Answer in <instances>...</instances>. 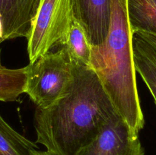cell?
Returning <instances> with one entry per match:
<instances>
[{
    "mask_svg": "<svg viewBox=\"0 0 156 155\" xmlns=\"http://www.w3.org/2000/svg\"><path fill=\"white\" fill-rule=\"evenodd\" d=\"M117 113L95 71L75 63L69 92L47 109L36 108V143L57 155H76Z\"/></svg>",
    "mask_w": 156,
    "mask_h": 155,
    "instance_id": "1",
    "label": "cell"
},
{
    "mask_svg": "<svg viewBox=\"0 0 156 155\" xmlns=\"http://www.w3.org/2000/svg\"><path fill=\"white\" fill-rule=\"evenodd\" d=\"M109 30L105 41L92 46L91 68L100 78L117 113L134 133L145 126L136 83L127 0H111Z\"/></svg>",
    "mask_w": 156,
    "mask_h": 155,
    "instance_id": "2",
    "label": "cell"
},
{
    "mask_svg": "<svg viewBox=\"0 0 156 155\" xmlns=\"http://www.w3.org/2000/svg\"><path fill=\"white\" fill-rule=\"evenodd\" d=\"M27 67L25 93L38 109H47L69 92L75 63L64 47L40 56Z\"/></svg>",
    "mask_w": 156,
    "mask_h": 155,
    "instance_id": "3",
    "label": "cell"
},
{
    "mask_svg": "<svg viewBox=\"0 0 156 155\" xmlns=\"http://www.w3.org/2000/svg\"><path fill=\"white\" fill-rule=\"evenodd\" d=\"M75 17V0H41L28 36L30 62L59 46Z\"/></svg>",
    "mask_w": 156,
    "mask_h": 155,
    "instance_id": "4",
    "label": "cell"
},
{
    "mask_svg": "<svg viewBox=\"0 0 156 155\" xmlns=\"http://www.w3.org/2000/svg\"><path fill=\"white\" fill-rule=\"evenodd\" d=\"M76 155H145V151L139 135L117 113Z\"/></svg>",
    "mask_w": 156,
    "mask_h": 155,
    "instance_id": "5",
    "label": "cell"
},
{
    "mask_svg": "<svg viewBox=\"0 0 156 155\" xmlns=\"http://www.w3.org/2000/svg\"><path fill=\"white\" fill-rule=\"evenodd\" d=\"M111 15V0H75V16L85 28L93 46L105 41Z\"/></svg>",
    "mask_w": 156,
    "mask_h": 155,
    "instance_id": "6",
    "label": "cell"
},
{
    "mask_svg": "<svg viewBox=\"0 0 156 155\" xmlns=\"http://www.w3.org/2000/svg\"><path fill=\"white\" fill-rule=\"evenodd\" d=\"M41 0H0L5 40L27 37Z\"/></svg>",
    "mask_w": 156,
    "mask_h": 155,
    "instance_id": "7",
    "label": "cell"
},
{
    "mask_svg": "<svg viewBox=\"0 0 156 155\" xmlns=\"http://www.w3.org/2000/svg\"><path fill=\"white\" fill-rule=\"evenodd\" d=\"M59 46L66 50L74 63L86 66L91 65L92 45L85 28L76 16Z\"/></svg>",
    "mask_w": 156,
    "mask_h": 155,
    "instance_id": "8",
    "label": "cell"
},
{
    "mask_svg": "<svg viewBox=\"0 0 156 155\" xmlns=\"http://www.w3.org/2000/svg\"><path fill=\"white\" fill-rule=\"evenodd\" d=\"M127 12L133 33L156 36V0H127Z\"/></svg>",
    "mask_w": 156,
    "mask_h": 155,
    "instance_id": "9",
    "label": "cell"
},
{
    "mask_svg": "<svg viewBox=\"0 0 156 155\" xmlns=\"http://www.w3.org/2000/svg\"><path fill=\"white\" fill-rule=\"evenodd\" d=\"M37 143L15 131L0 115V155H32Z\"/></svg>",
    "mask_w": 156,
    "mask_h": 155,
    "instance_id": "10",
    "label": "cell"
},
{
    "mask_svg": "<svg viewBox=\"0 0 156 155\" xmlns=\"http://www.w3.org/2000/svg\"><path fill=\"white\" fill-rule=\"evenodd\" d=\"M27 67L21 68H0V101L14 102L25 93Z\"/></svg>",
    "mask_w": 156,
    "mask_h": 155,
    "instance_id": "11",
    "label": "cell"
},
{
    "mask_svg": "<svg viewBox=\"0 0 156 155\" xmlns=\"http://www.w3.org/2000/svg\"><path fill=\"white\" fill-rule=\"evenodd\" d=\"M136 70L149 88L156 105V60L133 34Z\"/></svg>",
    "mask_w": 156,
    "mask_h": 155,
    "instance_id": "12",
    "label": "cell"
},
{
    "mask_svg": "<svg viewBox=\"0 0 156 155\" xmlns=\"http://www.w3.org/2000/svg\"><path fill=\"white\" fill-rule=\"evenodd\" d=\"M135 36L156 60V36L149 33L135 32Z\"/></svg>",
    "mask_w": 156,
    "mask_h": 155,
    "instance_id": "13",
    "label": "cell"
},
{
    "mask_svg": "<svg viewBox=\"0 0 156 155\" xmlns=\"http://www.w3.org/2000/svg\"><path fill=\"white\" fill-rule=\"evenodd\" d=\"M32 155H57L54 153L48 151V150H40L39 149H36V150H33L31 152Z\"/></svg>",
    "mask_w": 156,
    "mask_h": 155,
    "instance_id": "14",
    "label": "cell"
},
{
    "mask_svg": "<svg viewBox=\"0 0 156 155\" xmlns=\"http://www.w3.org/2000/svg\"><path fill=\"white\" fill-rule=\"evenodd\" d=\"M3 41H4V39H3V26L2 20L0 18V43H2Z\"/></svg>",
    "mask_w": 156,
    "mask_h": 155,
    "instance_id": "15",
    "label": "cell"
},
{
    "mask_svg": "<svg viewBox=\"0 0 156 155\" xmlns=\"http://www.w3.org/2000/svg\"><path fill=\"white\" fill-rule=\"evenodd\" d=\"M3 66L2 65V62H1V49H0V68H2Z\"/></svg>",
    "mask_w": 156,
    "mask_h": 155,
    "instance_id": "16",
    "label": "cell"
}]
</instances>
